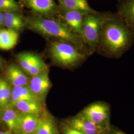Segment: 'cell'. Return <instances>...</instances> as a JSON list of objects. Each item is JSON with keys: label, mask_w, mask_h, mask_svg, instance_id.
I'll list each match as a JSON object with an SVG mask.
<instances>
[{"label": "cell", "mask_w": 134, "mask_h": 134, "mask_svg": "<svg viewBox=\"0 0 134 134\" xmlns=\"http://www.w3.org/2000/svg\"><path fill=\"white\" fill-rule=\"evenodd\" d=\"M47 70L48 69L47 65L41 59L30 69L27 74L32 77H34Z\"/></svg>", "instance_id": "obj_22"}, {"label": "cell", "mask_w": 134, "mask_h": 134, "mask_svg": "<svg viewBox=\"0 0 134 134\" xmlns=\"http://www.w3.org/2000/svg\"><path fill=\"white\" fill-rule=\"evenodd\" d=\"M134 34L117 13L103 14L98 45L106 56L119 57L132 44Z\"/></svg>", "instance_id": "obj_1"}, {"label": "cell", "mask_w": 134, "mask_h": 134, "mask_svg": "<svg viewBox=\"0 0 134 134\" xmlns=\"http://www.w3.org/2000/svg\"><path fill=\"white\" fill-rule=\"evenodd\" d=\"M19 34L9 29H0V49L10 50L17 44Z\"/></svg>", "instance_id": "obj_17"}, {"label": "cell", "mask_w": 134, "mask_h": 134, "mask_svg": "<svg viewBox=\"0 0 134 134\" xmlns=\"http://www.w3.org/2000/svg\"><path fill=\"white\" fill-rule=\"evenodd\" d=\"M29 85L34 95L44 104L43 103L51 86L48 70L32 77L30 80Z\"/></svg>", "instance_id": "obj_6"}, {"label": "cell", "mask_w": 134, "mask_h": 134, "mask_svg": "<svg viewBox=\"0 0 134 134\" xmlns=\"http://www.w3.org/2000/svg\"><path fill=\"white\" fill-rule=\"evenodd\" d=\"M2 121V119H1V109H0V123Z\"/></svg>", "instance_id": "obj_30"}, {"label": "cell", "mask_w": 134, "mask_h": 134, "mask_svg": "<svg viewBox=\"0 0 134 134\" xmlns=\"http://www.w3.org/2000/svg\"><path fill=\"white\" fill-rule=\"evenodd\" d=\"M116 13L134 34V0H119Z\"/></svg>", "instance_id": "obj_10"}, {"label": "cell", "mask_w": 134, "mask_h": 134, "mask_svg": "<svg viewBox=\"0 0 134 134\" xmlns=\"http://www.w3.org/2000/svg\"><path fill=\"white\" fill-rule=\"evenodd\" d=\"M85 118L95 124L109 129L110 111L109 106L98 102L87 106L80 113Z\"/></svg>", "instance_id": "obj_5"}, {"label": "cell", "mask_w": 134, "mask_h": 134, "mask_svg": "<svg viewBox=\"0 0 134 134\" xmlns=\"http://www.w3.org/2000/svg\"><path fill=\"white\" fill-rule=\"evenodd\" d=\"M25 4L34 12L40 14H49L54 12V0H25Z\"/></svg>", "instance_id": "obj_16"}, {"label": "cell", "mask_w": 134, "mask_h": 134, "mask_svg": "<svg viewBox=\"0 0 134 134\" xmlns=\"http://www.w3.org/2000/svg\"><path fill=\"white\" fill-rule=\"evenodd\" d=\"M102 19L103 14L96 12L86 14L83 17L81 38L92 51L98 44Z\"/></svg>", "instance_id": "obj_4"}, {"label": "cell", "mask_w": 134, "mask_h": 134, "mask_svg": "<svg viewBox=\"0 0 134 134\" xmlns=\"http://www.w3.org/2000/svg\"><path fill=\"white\" fill-rule=\"evenodd\" d=\"M39 116L19 112L18 123V134H35Z\"/></svg>", "instance_id": "obj_8"}, {"label": "cell", "mask_w": 134, "mask_h": 134, "mask_svg": "<svg viewBox=\"0 0 134 134\" xmlns=\"http://www.w3.org/2000/svg\"><path fill=\"white\" fill-rule=\"evenodd\" d=\"M1 119L7 126L10 132L18 134V123L19 112L15 108L7 107H0Z\"/></svg>", "instance_id": "obj_13"}, {"label": "cell", "mask_w": 134, "mask_h": 134, "mask_svg": "<svg viewBox=\"0 0 134 134\" xmlns=\"http://www.w3.org/2000/svg\"><path fill=\"white\" fill-rule=\"evenodd\" d=\"M67 125L83 134H97L109 129H106L85 118L80 114L72 118Z\"/></svg>", "instance_id": "obj_7"}, {"label": "cell", "mask_w": 134, "mask_h": 134, "mask_svg": "<svg viewBox=\"0 0 134 134\" xmlns=\"http://www.w3.org/2000/svg\"><path fill=\"white\" fill-rule=\"evenodd\" d=\"M63 134H83L77 130L73 129L67 124L64 125L62 127Z\"/></svg>", "instance_id": "obj_23"}, {"label": "cell", "mask_w": 134, "mask_h": 134, "mask_svg": "<svg viewBox=\"0 0 134 134\" xmlns=\"http://www.w3.org/2000/svg\"><path fill=\"white\" fill-rule=\"evenodd\" d=\"M16 57L21 68L26 74L31 67L42 59L38 55L30 52L20 53Z\"/></svg>", "instance_id": "obj_20"}, {"label": "cell", "mask_w": 134, "mask_h": 134, "mask_svg": "<svg viewBox=\"0 0 134 134\" xmlns=\"http://www.w3.org/2000/svg\"><path fill=\"white\" fill-rule=\"evenodd\" d=\"M50 54L55 62L64 67H74L85 58V55L76 46L63 41L52 43Z\"/></svg>", "instance_id": "obj_3"}, {"label": "cell", "mask_w": 134, "mask_h": 134, "mask_svg": "<svg viewBox=\"0 0 134 134\" xmlns=\"http://www.w3.org/2000/svg\"><path fill=\"white\" fill-rule=\"evenodd\" d=\"M3 16L4 24L7 29L18 33L24 28L26 23L16 11L4 12Z\"/></svg>", "instance_id": "obj_15"}, {"label": "cell", "mask_w": 134, "mask_h": 134, "mask_svg": "<svg viewBox=\"0 0 134 134\" xmlns=\"http://www.w3.org/2000/svg\"><path fill=\"white\" fill-rule=\"evenodd\" d=\"M19 9V5L15 0H0V11L1 12H16Z\"/></svg>", "instance_id": "obj_21"}, {"label": "cell", "mask_w": 134, "mask_h": 134, "mask_svg": "<svg viewBox=\"0 0 134 134\" xmlns=\"http://www.w3.org/2000/svg\"><path fill=\"white\" fill-rule=\"evenodd\" d=\"M108 134H126L123 132L119 130L115 129L114 128H110L109 130Z\"/></svg>", "instance_id": "obj_25"}, {"label": "cell", "mask_w": 134, "mask_h": 134, "mask_svg": "<svg viewBox=\"0 0 134 134\" xmlns=\"http://www.w3.org/2000/svg\"><path fill=\"white\" fill-rule=\"evenodd\" d=\"M109 130H107V131H104V132H101L100 133L97 134H108V133H109Z\"/></svg>", "instance_id": "obj_27"}, {"label": "cell", "mask_w": 134, "mask_h": 134, "mask_svg": "<svg viewBox=\"0 0 134 134\" xmlns=\"http://www.w3.org/2000/svg\"><path fill=\"white\" fill-rule=\"evenodd\" d=\"M25 100H38L31 91L29 85L13 87L9 106L14 108V105L17 102Z\"/></svg>", "instance_id": "obj_14"}, {"label": "cell", "mask_w": 134, "mask_h": 134, "mask_svg": "<svg viewBox=\"0 0 134 134\" xmlns=\"http://www.w3.org/2000/svg\"><path fill=\"white\" fill-rule=\"evenodd\" d=\"M14 108L20 113L34 114L39 117L45 112L43 104L35 100L19 101L15 104Z\"/></svg>", "instance_id": "obj_12"}, {"label": "cell", "mask_w": 134, "mask_h": 134, "mask_svg": "<svg viewBox=\"0 0 134 134\" xmlns=\"http://www.w3.org/2000/svg\"><path fill=\"white\" fill-rule=\"evenodd\" d=\"M0 134H12L11 132H0Z\"/></svg>", "instance_id": "obj_28"}, {"label": "cell", "mask_w": 134, "mask_h": 134, "mask_svg": "<svg viewBox=\"0 0 134 134\" xmlns=\"http://www.w3.org/2000/svg\"><path fill=\"white\" fill-rule=\"evenodd\" d=\"M0 107L5 108V104H4V102L3 93L2 88L1 79H0Z\"/></svg>", "instance_id": "obj_24"}, {"label": "cell", "mask_w": 134, "mask_h": 134, "mask_svg": "<svg viewBox=\"0 0 134 134\" xmlns=\"http://www.w3.org/2000/svg\"><path fill=\"white\" fill-rule=\"evenodd\" d=\"M35 134H58L54 120L45 112L39 117Z\"/></svg>", "instance_id": "obj_18"}, {"label": "cell", "mask_w": 134, "mask_h": 134, "mask_svg": "<svg viewBox=\"0 0 134 134\" xmlns=\"http://www.w3.org/2000/svg\"><path fill=\"white\" fill-rule=\"evenodd\" d=\"M2 65H3V61H2V59L0 57V68L2 66Z\"/></svg>", "instance_id": "obj_29"}, {"label": "cell", "mask_w": 134, "mask_h": 134, "mask_svg": "<svg viewBox=\"0 0 134 134\" xmlns=\"http://www.w3.org/2000/svg\"><path fill=\"white\" fill-rule=\"evenodd\" d=\"M118 1H119V0H118Z\"/></svg>", "instance_id": "obj_31"}, {"label": "cell", "mask_w": 134, "mask_h": 134, "mask_svg": "<svg viewBox=\"0 0 134 134\" xmlns=\"http://www.w3.org/2000/svg\"><path fill=\"white\" fill-rule=\"evenodd\" d=\"M86 14L77 10H66L64 15L68 26L81 38L83 19Z\"/></svg>", "instance_id": "obj_11"}, {"label": "cell", "mask_w": 134, "mask_h": 134, "mask_svg": "<svg viewBox=\"0 0 134 134\" xmlns=\"http://www.w3.org/2000/svg\"><path fill=\"white\" fill-rule=\"evenodd\" d=\"M6 75L8 81L14 87L27 85L30 80L29 75L15 64H12L8 67Z\"/></svg>", "instance_id": "obj_9"}, {"label": "cell", "mask_w": 134, "mask_h": 134, "mask_svg": "<svg viewBox=\"0 0 134 134\" xmlns=\"http://www.w3.org/2000/svg\"><path fill=\"white\" fill-rule=\"evenodd\" d=\"M3 15H4V12L0 11V29H2V27L4 25Z\"/></svg>", "instance_id": "obj_26"}, {"label": "cell", "mask_w": 134, "mask_h": 134, "mask_svg": "<svg viewBox=\"0 0 134 134\" xmlns=\"http://www.w3.org/2000/svg\"><path fill=\"white\" fill-rule=\"evenodd\" d=\"M65 10H77L85 14L95 12L88 5L87 0H60Z\"/></svg>", "instance_id": "obj_19"}, {"label": "cell", "mask_w": 134, "mask_h": 134, "mask_svg": "<svg viewBox=\"0 0 134 134\" xmlns=\"http://www.w3.org/2000/svg\"><path fill=\"white\" fill-rule=\"evenodd\" d=\"M26 23L30 29L39 33L57 38L79 48L83 46L81 37L68 26L59 21L40 16H33L27 19Z\"/></svg>", "instance_id": "obj_2"}]
</instances>
